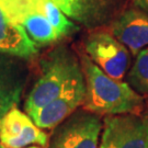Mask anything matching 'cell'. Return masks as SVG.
Segmentation results:
<instances>
[{
	"label": "cell",
	"mask_w": 148,
	"mask_h": 148,
	"mask_svg": "<svg viewBox=\"0 0 148 148\" xmlns=\"http://www.w3.org/2000/svg\"><path fill=\"white\" fill-rule=\"evenodd\" d=\"M84 2L86 3V5L88 7V9L90 10V12H91V14L93 16V18H95V21H99L101 22L100 20H99V18L97 16V14L99 13V11H100V13L102 14V12H103V9L101 8L99 5H97V0H82Z\"/></svg>",
	"instance_id": "14"
},
{
	"label": "cell",
	"mask_w": 148,
	"mask_h": 148,
	"mask_svg": "<svg viewBox=\"0 0 148 148\" xmlns=\"http://www.w3.org/2000/svg\"><path fill=\"white\" fill-rule=\"evenodd\" d=\"M85 98L86 82L82 73L69 84L59 97L37 112L32 120L42 130H54L84 104Z\"/></svg>",
	"instance_id": "8"
},
{
	"label": "cell",
	"mask_w": 148,
	"mask_h": 148,
	"mask_svg": "<svg viewBox=\"0 0 148 148\" xmlns=\"http://www.w3.org/2000/svg\"><path fill=\"white\" fill-rule=\"evenodd\" d=\"M25 59L0 53V123L11 109L20 103L30 71Z\"/></svg>",
	"instance_id": "7"
},
{
	"label": "cell",
	"mask_w": 148,
	"mask_h": 148,
	"mask_svg": "<svg viewBox=\"0 0 148 148\" xmlns=\"http://www.w3.org/2000/svg\"><path fill=\"white\" fill-rule=\"evenodd\" d=\"M0 53L30 59L38 53L36 45L19 24L13 22L0 7Z\"/></svg>",
	"instance_id": "10"
},
{
	"label": "cell",
	"mask_w": 148,
	"mask_h": 148,
	"mask_svg": "<svg viewBox=\"0 0 148 148\" xmlns=\"http://www.w3.org/2000/svg\"><path fill=\"white\" fill-rule=\"evenodd\" d=\"M89 58L109 77L121 81L130 65V51L111 33L93 32L85 41Z\"/></svg>",
	"instance_id": "5"
},
{
	"label": "cell",
	"mask_w": 148,
	"mask_h": 148,
	"mask_svg": "<svg viewBox=\"0 0 148 148\" xmlns=\"http://www.w3.org/2000/svg\"><path fill=\"white\" fill-rule=\"evenodd\" d=\"M24 30L36 46L51 45L60 40L57 32L45 16L40 11L38 0H33L25 10H22L12 19Z\"/></svg>",
	"instance_id": "11"
},
{
	"label": "cell",
	"mask_w": 148,
	"mask_h": 148,
	"mask_svg": "<svg viewBox=\"0 0 148 148\" xmlns=\"http://www.w3.org/2000/svg\"><path fill=\"white\" fill-rule=\"evenodd\" d=\"M127 80L128 85L137 93L148 97V47L138 53Z\"/></svg>",
	"instance_id": "13"
},
{
	"label": "cell",
	"mask_w": 148,
	"mask_h": 148,
	"mask_svg": "<svg viewBox=\"0 0 148 148\" xmlns=\"http://www.w3.org/2000/svg\"><path fill=\"white\" fill-rule=\"evenodd\" d=\"M148 116L140 114L106 115L99 148H147Z\"/></svg>",
	"instance_id": "4"
},
{
	"label": "cell",
	"mask_w": 148,
	"mask_h": 148,
	"mask_svg": "<svg viewBox=\"0 0 148 148\" xmlns=\"http://www.w3.org/2000/svg\"><path fill=\"white\" fill-rule=\"evenodd\" d=\"M102 127L100 115L77 110L55 128L47 148H99Z\"/></svg>",
	"instance_id": "3"
},
{
	"label": "cell",
	"mask_w": 148,
	"mask_h": 148,
	"mask_svg": "<svg viewBox=\"0 0 148 148\" xmlns=\"http://www.w3.org/2000/svg\"><path fill=\"white\" fill-rule=\"evenodd\" d=\"M80 64L86 82V98L82 109L98 115L142 114L143 95L128 82L109 77L86 53L80 55Z\"/></svg>",
	"instance_id": "1"
},
{
	"label": "cell",
	"mask_w": 148,
	"mask_h": 148,
	"mask_svg": "<svg viewBox=\"0 0 148 148\" xmlns=\"http://www.w3.org/2000/svg\"><path fill=\"white\" fill-rule=\"evenodd\" d=\"M147 148H148V147H147Z\"/></svg>",
	"instance_id": "17"
},
{
	"label": "cell",
	"mask_w": 148,
	"mask_h": 148,
	"mask_svg": "<svg viewBox=\"0 0 148 148\" xmlns=\"http://www.w3.org/2000/svg\"><path fill=\"white\" fill-rule=\"evenodd\" d=\"M82 74L81 64L68 47H55L41 62V74L27 95L24 110L33 119L37 112L62 95L73 80Z\"/></svg>",
	"instance_id": "2"
},
{
	"label": "cell",
	"mask_w": 148,
	"mask_h": 148,
	"mask_svg": "<svg viewBox=\"0 0 148 148\" xmlns=\"http://www.w3.org/2000/svg\"><path fill=\"white\" fill-rule=\"evenodd\" d=\"M48 143L47 133L18 108L11 109L0 123V144L5 148H27L31 145L47 148Z\"/></svg>",
	"instance_id": "6"
},
{
	"label": "cell",
	"mask_w": 148,
	"mask_h": 148,
	"mask_svg": "<svg viewBox=\"0 0 148 148\" xmlns=\"http://www.w3.org/2000/svg\"><path fill=\"white\" fill-rule=\"evenodd\" d=\"M0 148H5V147L0 144ZM27 148H42V147H40V146H30V147H27Z\"/></svg>",
	"instance_id": "16"
},
{
	"label": "cell",
	"mask_w": 148,
	"mask_h": 148,
	"mask_svg": "<svg viewBox=\"0 0 148 148\" xmlns=\"http://www.w3.org/2000/svg\"><path fill=\"white\" fill-rule=\"evenodd\" d=\"M40 11L53 25L60 38L74 34L79 27L68 19V16L54 3L52 0H38Z\"/></svg>",
	"instance_id": "12"
},
{
	"label": "cell",
	"mask_w": 148,
	"mask_h": 148,
	"mask_svg": "<svg viewBox=\"0 0 148 148\" xmlns=\"http://www.w3.org/2000/svg\"><path fill=\"white\" fill-rule=\"evenodd\" d=\"M111 34L137 56L148 47V14L138 8L122 12L111 24Z\"/></svg>",
	"instance_id": "9"
},
{
	"label": "cell",
	"mask_w": 148,
	"mask_h": 148,
	"mask_svg": "<svg viewBox=\"0 0 148 148\" xmlns=\"http://www.w3.org/2000/svg\"><path fill=\"white\" fill-rule=\"evenodd\" d=\"M133 3L136 8L140 9L148 14V0H133Z\"/></svg>",
	"instance_id": "15"
}]
</instances>
